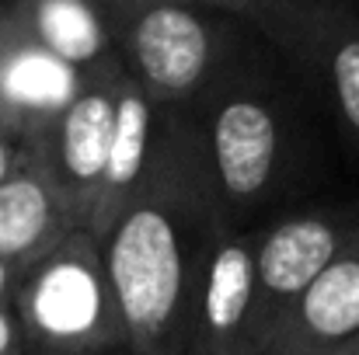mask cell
<instances>
[{"label": "cell", "mask_w": 359, "mask_h": 355, "mask_svg": "<svg viewBox=\"0 0 359 355\" xmlns=\"http://www.w3.org/2000/svg\"><path fill=\"white\" fill-rule=\"evenodd\" d=\"M227 227L192 112L161 109L150 167L98 240L133 355L185 352L199 272Z\"/></svg>", "instance_id": "1"}, {"label": "cell", "mask_w": 359, "mask_h": 355, "mask_svg": "<svg viewBox=\"0 0 359 355\" xmlns=\"http://www.w3.org/2000/svg\"><path fill=\"white\" fill-rule=\"evenodd\" d=\"M231 227L269 209L293 174L297 122L276 81L241 56L189 109Z\"/></svg>", "instance_id": "2"}, {"label": "cell", "mask_w": 359, "mask_h": 355, "mask_svg": "<svg viewBox=\"0 0 359 355\" xmlns=\"http://www.w3.org/2000/svg\"><path fill=\"white\" fill-rule=\"evenodd\" d=\"M105 11L122 70L161 109H192L255 39L238 14L175 0H105Z\"/></svg>", "instance_id": "3"}, {"label": "cell", "mask_w": 359, "mask_h": 355, "mask_svg": "<svg viewBox=\"0 0 359 355\" xmlns=\"http://www.w3.org/2000/svg\"><path fill=\"white\" fill-rule=\"evenodd\" d=\"M32 352L126 349L116 289L102 244L88 230L67 234L32 261L11 293Z\"/></svg>", "instance_id": "4"}, {"label": "cell", "mask_w": 359, "mask_h": 355, "mask_svg": "<svg viewBox=\"0 0 359 355\" xmlns=\"http://www.w3.org/2000/svg\"><path fill=\"white\" fill-rule=\"evenodd\" d=\"M241 21L318 91L359 150V0H265Z\"/></svg>", "instance_id": "5"}, {"label": "cell", "mask_w": 359, "mask_h": 355, "mask_svg": "<svg viewBox=\"0 0 359 355\" xmlns=\"http://www.w3.org/2000/svg\"><path fill=\"white\" fill-rule=\"evenodd\" d=\"M359 234V206H314L255 227V289L262 345L272 342L300 293ZM265 352V349H262Z\"/></svg>", "instance_id": "6"}, {"label": "cell", "mask_w": 359, "mask_h": 355, "mask_svg": "<svg viewBox=\"0 0 359 355\" xmlns=\"http://www.w3.org/2000/svg\"><path fill=\"white\" fill-rule=\"evenodd\" d=\"M122 63L105 67L88 77L81 95L60 112V118L28 139L35 160L49 174V181L60 188L67 206L77 216V227L88 230L105 160H109V143H112V125H116V91H119Z\"/></svg>", "instance_id": "7"}, {"label": "cell", "mask_w": 359, "mask_h": 355, "mask_svg": "<svg viewBox=\"0 0 359 355\" xmlns=\"http://www.w3.org/2000/svg\"><path fill=\"white\" fill-rule=\"evenodd\" d=\"M262 349L255 227H227L199 272L182 355H262Z\"/></svg>", "instance_id": "8"}, {"label": "cell", "mask_w": 359, "mask_h": 355, "mask_svg": "<svg viewBox=\"0 0 359 355\" xmlns=\"http://www.w3.org/2000/svg\"><path fill=\"white\" fill-rule=\"evenodd\" d=\"M88 74L28 39L0 7V125L21 139L46 132L81 95Z\"/></svg>", "instance_id": "9"}, {"label": "cell", "mask_w": 359, "mask_h": 355, "mask_svg": "<svg viewBox=\"0 0 359 355\" xmlns=\"http://www.w3.org/2000/svg\"><path fill=\"white\" fill-rule=\"evenodd\" d=\"M359 338V234L300 293L262 355H318Z\"/></svg>", "instance_id": "10"}, {"label": "cell", "mask_w": 359, "mask_h": 355, "mask_svg": "<svg viewBox=\"0 0 359 355\" xmlns=\"http://www.w3.org/2000/svg\"><path fill=\"white\" fill-rule=\"evenodd\" d=\"M74 230H81L74 209L49 181L32 146H25L11 174L0 181V258L21 275Z\"/></svg>", "instance_id": "11"}, {"label": "cell", "mask_w": 359, "mask_h": 355, "mask_svg": "<svg viewBox=\"0 0 359 355\" xmlns=\"http://www.w3.org/2000/svg\"><path fill=\"white\" fill-rule=\"evenodd\" d=\"M0 7L28 39L88 77L119 63L105 0H0Z\"/></svg>", "instance_id": "12"}, {"label": "cell", "mask_w": 359, "mask_h": 355, "mask_svg": "<svg viewBox=\"0 0 359 355\" xmlns=\"http://www.w3.org/2000/svg\"><path fill=\"white\" fill-rule=\"evenodd\" d=\"M157 125H161V105H154L140 84L122 70L119 91H116V125H112V143H109V160L98 188V202L88 223V234L102 240V234L112 227L119 209L129 202V195L140 188L154 143H157Z\"/></svg>", "instance_id": "13"}, {"label": "cell", "mask_w": 359, "mask_h": 355, "mask_svg": "<svg viewBox=\"0 0 359 355\" xmlns=\"http://www.w3.org/2000/svg\"><path fill=\"white\" fill-rule=\"evenodd\" d=\"M0 355H32L21 317L11 300H0Z\"/></svg>", "instance_id": "14"}, {"label": "cell", "mask_w": 359, "mask_h": 355, "mask_svg": "<svg viewBox=\"0 0 359 355\" xmlns=\"http://www.w3.org/2000/svg\"><path fill=\"white\" fill-rule=\"evenodd\" d=\"M25 146H28V139H21V136H14L11 129L0 125V181L11 174V167L18 164V157L25 153Z\"/></svg>", "instance_id": "15"}, {"label": "cell", "mask_w": 359, "mask_h": 355, "mask_svg": "<svg viewBox=\"0 0 359 355\" xmlns=\"http://www.w3.org/2000/svg\"><path fill=\"white\" fill-rule=\"evenodd\" d=\"M175 4H192V7H210V11H224V14H238L244 18L248 11H255L265 0H175Z\"/></svg>", "instance_id": "16"}, {"label": "cell", "mask_w": 359, "mask_h": 355, "mask_svg": "<svg viewBox=\"0 0 359 355\" xmlns=\"http://www.w3.org/2000/svg\"><path fill=\"white\" fill-rule=\"evenodd\" d=\"M14 286H18V272H14V268L0 258V300H11Z\"/></svg>", "instance_id": "17"}, {"label": "cell", "mask_w": 359, "mask_h": 355, "mask_svg": "<svg viewBox=\"0 0 359 355\" xmlns=\"http://www.w3.org/2000/svg\"><path fill=\"white\" fill-rule=\"evenodd\" d=\"M32 355H133L129 349H77V352H32Z\"/></svg>", "instance_id": "18"}, {"label": "cell", "mask_w": 359, "mask_h": 355, "mask_svg": "<svg viewBox=\"0 0 359 355\" xmlns=\"http://www.w3.org/2000/svg\"><path fill=\"white\" fill-rule=\"evenodd\" d=\"M318 355H359V338L346 342V345H335V349H328V352H318Z\"/></svg>", "instance_id": "19"}]
</instances>
